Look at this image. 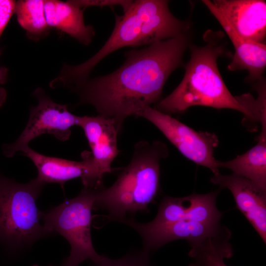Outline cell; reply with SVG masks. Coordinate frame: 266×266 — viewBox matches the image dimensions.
Segmentation results:
<instances>
[{
	"label": "cell",
	"mask_w": 266,
	"mask_h": 266,
	"mask_svg": "<svg viewBox=\"0 0 266 266\" xmlns=\"http://www.w3.org/2000/svg\"><path fill=\"white\" fill-rule=\"evenodd\" d=\"M191 38L189 31L128 51L123 64L113 72L88 79L71 90L78 96V104L92 105L99 115L113 120L120 133L127 117L161 100L167 78L183 64Z\"/></svg>",
	"instance_id": "obj_1"
},
{
	"label": "cell",
	"mask_w": 266,
	"mask_h": 266,
	"mask_svg": "<svg viewBox=\"0 0 266 266\" xmlns=\"http://www.w3.org/2000/svg\"><path fill=\"white\" fill-rule=\"evenodd\" d=\"M223 33L208 30L203 34V46L190 45V59L185 65L182 81L157 103L155 109L170 115L196 105L229 108L241 112L245 119L257 121L239 96H233L219 72L217 59L226 50Z\"/></svg>",
	"instance_id": "obj_2"
},
{
	"label": "cell",
	"mask_w": 266,
	"mask_h": 266,
	"mask_svg": "<svg viewBox=\"0 0 266 266\" xmlns=\"http://www.w3.org/2000/svg\"><path fill=\"white\" fill-rule=\"evenodd\" d=\"M168 155L166 145L161 141L137 142L129 164L114 183L97 190L93 209L105 210L108 221L123 223L139 211L148 212L159 191L161 161Z\"/></svg>",
	"instance_id": "obj_3"
},
{
	"label": "cell",
	"mask_w": 266,
	"mask_h": 266,
	"mask_svg": "<svg viewBox=\"0 0 266 266\" xmlns=\"http://www.w3.org/2000/svg\"><path fill=\"white\" fill-rule=\"evenodd\" d=\"M45 185L36 178L20 183L0 176V242L10 251L28 249L50 236L36 204Z\"/></svg>",
	"instance_id": "obj_4"
},
{
	"label": "cell",
	"mask_w": 266,
	"mask_h": 266,
	"mask_svg": "<svg viewBox=\"0 0 266 266\" xmlns=\"http://www.w3.org/2000/svg\"><path fill=\"white\" fill-rule=\"evenodd\" d=\"M98 190L84 187L76 197L43 213L42 222L48 234L62 236L70 246L69 255L62 262L64 266H78L100 256L94 249L91 234L92 210Z\"/></svg>",
	"instance_id": "obj_5"
},
{
	"label": "cell",
	"mask_w": 266,
	"mask_h": 266,
	"mask_svg": "<svg viewBox=\"0 0 266 266\" xmlns=\"http://www.w3.org/2000/svg\"><path fill=\"white\" fill-rule=\"evenodd\" d=\"M135 116L152 123L184 157L210 169L214 175L220 173L214 157V150L219 144L216 134L197 132L150 106H146Z\"/></svg>",
	"instance_id": "obj_6"
},
{
	"label": "cell",
	"mask_w": 266,
	"mask_h": 266,
	"mask_svg": "<svg viewBox=\"0 0 266 266\" xmlns=\"http://www.w3.org/2000/svg\"><path fill=\"white\" fill-rule=\"evenodd\" d=\"M33 95L37 104L31 108L25 129L14 142L2 146L6 157H12L17 152H21L32 139L43 134H50L59 140L66 141L70 136V128L78 126L80 116L70 113L67 105L54 102L41 88L36 89Z\"/></svg>",
	"instance_id": "obj_7"
},
{
	"label": "cell",
	"mask_w": 266,
	"mask_h": 266,
	"mask_svg": "<svg viewBox=\"0 0 266 266\" xmlns=\"http://www.w3.org/2000/svg\"><path fill=\"white\" fill-rule=\"evenodd\" d=\"M141 25V22L132 4L123 15H116L113 32L97 53L81 64L64 65L59 76L50 83V86L71 90L88 79L96 66L110 54L124 47H137Z\"/></svg>",
	"instance_id": "obj_8"
},
{
	"label": "cell",
	"mask_w": 266,
	"mask_h": 266,
	"mask_svg": "<svg viewBox=\"0 0 266 266\" xmlns=\"http://www.w3.org/2000/svg\"><path fill=\"white\" fill-rule=\"evenodd\" d=\"M21 152L36 167L37 176L36 178L44 184L56 183L63 188L66 182L80 178L84 187L95 189L103 187L104 175L94 162L91 152H82V160L80 161L44 155L29 146Z\"/></svg>",
	"instance_id": "obj_9"
},
{
	"label": "cell",
	"mask_w": 266,
	"mask_h": 266,
	"mask_svg": "<svg viewBox=\"0 0 266 266\" xmlns=\"http://www.w3.org/2000/svg\"><path fill=\"white\" fill-rule=\"evenodd\" d=\"M124 224L139 233L143 243L142 249L149 253L169 242L177 239L187 240L191 247L195 246L206 238L218 234L225 227L220 223L209 224L190 220L150 226L131 219Z\"/></svg>",
	"instance_id": "obj_10"
},
{
	"label": "cell",
	"mask_w": 266,
	"mask_h": 266,
	"mask_svg": "<svg viewBox=\"0 0 266 266\" xmlns=\"http://www.w3.org/2000/svg\"><path fill=\"white\" fill-rule=\"evenodd\" d=\"M219 190L205 194H192L182 198L164 197L159 206L157 214L146 223L157 226L182 220L217 224L222 213L217 209L216 201Z\"/></svg>",
	"instance_id": "obj_11"
},
{
	"label": "cell",
	"mask_w": 266,
	"mask_h": 266,
	"mask_svg": "<svg viewBox=\"0 0 266 266\" xmlns=\"http://www.w3.org/2000/svg\"><path fill=\"white\" fill-rule=\"evenodd\" d=\"M133 6L141 22L137 47L177 36L190 30L188 21L175 17L165 0H137Z\"/></svg>",
	"instance_id": "obj_12"
},
{
	"label": "cell",
	"mask_w": 266,
	"mask_h": 266,
	"mask_svg": "<svg viewBox=\"0 0 266 266\" xmlns=\"http://www.w3.org/2000/svg\"><path fill=\"white\" fill-rule=\"evenodd\" d=\"M211 5L244 39L264 43L266 38V1L209 0Z\"/></svg>",
	"instance_id": "obj_13"
},
{
	"label": "cell",
	"mask_w": 266,
	"mask_h": 266,
	"mask_svg": "<svg viewBox=\"0 0 266 266\" xmlns=\"http://www.w3.org/2000/svg\"><path fill=\"white\" fill-rule=\"evenodd\" d=\"M233 194L236 206L266 243V192L252 182L235 174H214L210 179Z\"/></svg>",
	"instance_id": "obj_14"
},
{
	"label": "cell",
	"mask_w": 266,
	"mask_h": 266,
	"mask_svg": "<svg viewBox=\"0 0 266 266\" xmlns=\"http://www.w3.org/2000/svg\"><path fill=\"white\" fill-rule=\"evenodd\" d=\"M202 2L219 22L233 45L235 52L228 66L230 71L245 69L249 73L248 82L263 78L266 67V45L248 40L239 35L224 17L210 3L209 0Z\"/></svg>",
	"instance_id": "obj_15"
},
{
	"label": "cell",
	"mask_w": 266,
	"mask_h": 266,
	"mask_svg": "<svg viewBox=\"0 0 266 266\" xmlns=\"http://www.w3.org/2000/svg\"><path fill=\"white\" fill-rule=\"evenodd\" d=\"M78 126L84 131L93 160L101 173L112 172V163L119 153V133L114 121L99 115L80 116Z\"/></svg>",
	"instance_id": "obj_16"
},
{
	"label": "cell",
	"mask_w": 266,
	"mask_h": 266,
	"mask_svg": "<svg viewBox=\"0 0 266 266\" xmlns=\"http://www.w3.org/2000/svg\"><path fill=\"white\" fill-rule=\"evenodd\" d=\"M44 10L47 23L67 33L81 44L89 45L95 35L92 26L86 25L84 20V9L73 0H44Z\"/></svg>",
	"instance_id": "obj_17"
},
{
	"label": "cell",
	"mask_w": 266,
	"mask_h": 266,
	"mask_svg": "<svg viewBox=\"0 0 266 266\" xmlns=\"http://www.w3.org/2000/svg\"><path fill=\"white\" fill-rule=\"evenodd\" d=\"M257 139V144L246 152L229 161L217 160V165L231 169L266 192V124L262 125Z\"/></svg>",
	"instance_id": "obj_18"
},
{
	"label": "cell",
	"mask_w": 266,
	"mask_h": 266,
	"mask_svg": "<svg viewBox=\"0 0 266 266\" xmlns=\"http://www.w3.org/2000/svg\"><path fill=\"white\" fill-rule=\"evenodd\" d=\"M230 237L231 233L226 228L218 234L192 246L189 255L195 262L189 266H227L224 259L233 255L229 242Z\"/></svg>",
	"instance_id": "obj_19"
},
{
	"label": "cell",
	"mask_w": 266,
	"mask_h": 266,
	"mask_svg": "<svg viewBox=\"0 0 266 266\" xmlns=\"http://www.w3.org/2000/svg\"><path fill=\"white\" fill-rule=\"evenodd\" d=\"M14 13L18 23L30 39L38 41L49 34L51 28L46 19L44 0H18Z\"/></svg>",
	"instance_id": "obj_20"
},
{
	"label": "cell",
	"mask_w": 266,
	"mask_h": 266,
	"mask_svg": "<svg viewBox=\"0 0 266 266\" xmlns=\"http://www.w3.org/2000/svg\"><path fill=\"white\" fill-rule=\"evenodd\" d=\"M149 257L150 253L142 249L130 252L117 259L100 255L97 259L91 260L89 266H151Z\"/></svg>",
	"instance_id": "obj_21"
},
{
	"label": "cell",
	"mask_w": 266,
	"mask_h": 266,
	"mask_svg": "<svg viewBox=\"0 0 266 266\" xmlns=\"http://www.w3.org/2000/svg\"><path fill=\"white\" fill-rule=\"evenodd\" d=\"M73 1L79 7L84 9L90 6L113 7L116 5H120L122 7L124 13L126 12L130 9L133 1L129 0H78Z\"/></svg>",
	"instance_id": "obj_22"
},
{
	"label": "cell",
	"mask_w": 266,
	"mask_h": 266,
	"mask_svg": "<svg viewBox=\"0 0 266 266\" xmlns=\"http://www.w3.org/2000/svg\"><path fill=\"white\" fill-rule=\"evenodd\" d=\"M15 0H0V38L11 16L15 12Z\"/></svg>",
	"instance_id": "obj_23"
},
{
	"label": "cell",
	"mask_w": 266,
	"mask_h": 266,
	"mask_svg": "<svg viewBox=\"0 0 266 266\" xmlns=\"http://www.w3.org/2000/svg\"><path fill=\"white\" fill-rule=\"evenodd\" d=\"M8 69L5 67H0V108L2 106L7 98V92L2 85L6 82Z\"/></svg>",
	"instance_id": "obj_24"
},
{
	"label": "cell",
	"mask_w": 266,
	"mask_h": 266,
	"mask_svg": "<svg viewBox=\"0 0 266 266\" xmlns=\"http://www.w3.org/2000/svg\"><path fill=\"white\" fill-rule=\"evenodd\" d=\"M38 266V265H33V266Z\"/></svg>",
	"instance_id": "obj_25"
},
{
	"label": "cell",
	"mask_w": 266,
	"mask_h": 266,
	"mask_svg": "<svg viewBox=\"0 0 266 266\" xmlns=\"http://www.w3.org/2000/svg\"><path fill=\"white\" fill-rule=\"evenodd\" d=\"M52 266V265H50V266ZM61 266L60 265V266Z\"/></svg>",
	"instance_id": "obj_26"
}]
</instances>
